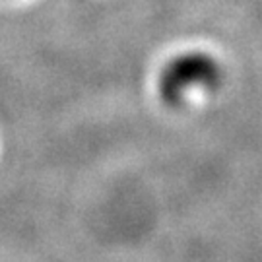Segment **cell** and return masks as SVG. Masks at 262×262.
Here are the masks:
<instances>
[{
  "label": "cell",
  "instance_id": "obj_1",
  "mask_svg": "<svg viewBox=\"0 0 262 262\" xmlns=\"http://www.w3.org/2000/svg\"><path fill=\"white\" fill-rule=\"evenodd\" d=\"M217 66L204 55H188L171 62L161 78V94L175 101L194 85H212L217 82Z\"/></svg>",
  "mask_w": 262,
  "mask_h": 262
}]
</instances>
